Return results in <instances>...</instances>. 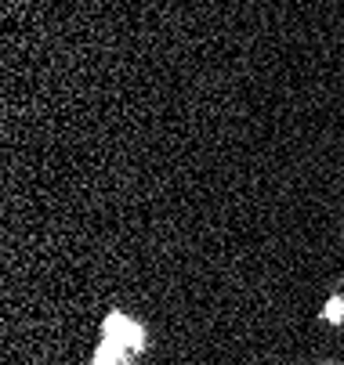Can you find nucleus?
I'll return each mask as SVG.
<instances>
[{
	"label": "nucleus",
	"mask_w": 344,
	"mask_h": 365,
	"mask_svg": "<svg viewBox=\"0 0 344 365\" xmlns=\"http://www.w3.org/2000/svg\"><path fill=\"white\" fill-rule=\"evenodd\" d=\"M323 319H326V322H333V326H340V322H344V297H340V293H333V297H330V304L323 307Z\"/></svg>",
	"instance_id": "f03ea898"
},
{
	"label": "nucleus",
	"mask_w": 344,
	"mask_h": 365,
	"mask_svg": "<svg viewBox=\"0 0 344 365\" xmlns=\"http://www.w3.org/2000/svg\"><path fill=\"white\" fill-rule=\"evenodd\" d=\"M145 347H149L145 326L138 319H127L123 311H109L102 322V344H98L91 365H134Z\"/></svg>",
	"instance_id": "f257e3e1"
}]
</instances>
